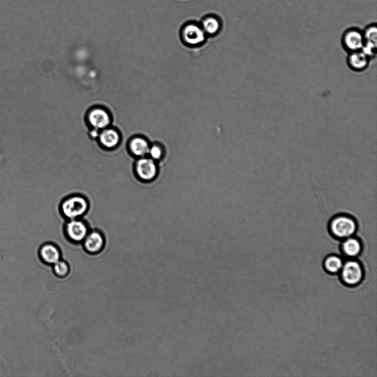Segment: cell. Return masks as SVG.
<instances>
[{"instance_id":"cell-1","label":"cell","mask_w":377,"mask_h":377,"mask_svg":"<svg viewBox=\"0 0 377 377\" xmlns=\"http://www.w3.org/2000/svg\"><path fill=\"white\" fill-rule=\"evenodd\" d=\"M90 207V200L85 195L75 193L62 199L59 203V211L65 220L84 218Z\"/></svg>"},{"instance_id":"cell-2","label":"cell","mask_w":377,"mask_h":377,"mask_svg":"<svg viewBox=\"0 0 377 377\" xmlns=\"http://www.w3.org/2000/svg\"><path fill=\"white\" fill-rule=\"evenodd\" d=\"M90 224L84 218L65 220L63 226V234L71 244H82L91 230Z\"/></svg>"},{"instance_id":"cell-3","label":"cell","mask_w":377,"mask_h":377,"mask_svg":"<svg viewBox=\"0 0 377 377\" xmlns=\"http://www.w3.org/2000/svg\"><path fill=\"white\" fill-rule=\"evenodd\" d=\"M134 175L142 183H150L158 174V167L156 161L149 156L136 159L133 164Z\"/></svg>"},{"instance_id":"cell-4","label":"cell","mask_w":377,"mask_h":377,"mask_svg":"<svg viewBox=\"0 0 377 377\" xmlns=\"http://www.w3.org/2000/svg\"><path fill=\"white\" fill-rule=\"evenodd\" d=\"M330 229L334 236L338 239H345L353 236L357 230V224L349 216H337L332 220Z\"/></svg>"},{"instance_id":"cell-5","label":"cell","mask_w":377,"mask_h":377,"mask_svg":"<svg viewBox=\"0 0 377 377\" xmlns=\"http://www.w3.org/2000/svg\"><path fill=\"white\" fill-rule=\"evenodd\" d=\"M105 244L106 239L103 231L92 228L82 243L84 251L91 255H98L103 252Z\"/></svg>"},{"instance_id":"cell-6","label":"cell","mask_w":377,"mask_h":377,"mask_svg":"<svg viewBox=\"0 0 377 377\" xmlns=\"http://www.w3.org/2000/svg\"><path fill=\"white\" fill-rule=\"evenodd\" d=\"M341 44L347 54L361 50L364 45L363 31L355 27L347 29L341 37Z\"/></svg>"},{"instance_id":"cell-7","label":"cell","mask_w":377,"mask_h":377,"mask_svg":"<svg viewBox=\"0 0 377 377\" xmlns=\"http://www.w3.org/2000/svg\"><path fill=\"white\" fill-rule=\"evenodd\" d=\"M88 124L92 129L102 130L108 128L111 124V114L107 109L101 107L92 108L87 114Z\"/></svg>"},{"instance_id":"cell-8","label":"cell","mask_w":377,"mask_h":377,"mask_svg":"<svg viewBox=\"0 0 377 377\" xmlns=\"http://www.w3.org/2000/svg\"><path fill=\"white\" fill-rule=\"evenodd\" d=\"M342 281L346 285H356L361 281L363 271L361 265L357 261H349L343 265L341 269Z\"/></svg>"},{"instance_id":"cell-9","label":"cell","mask_w":377,"mask_h":377,"mask_svg":"<svg viewBox=\"0 0 377 377\" xmlns=\"http://www.w3.org/2000/svg\"><path fill=\"white\" fill-rule=\"evenodd\" d=\"M372 62L371 59L362 50L347 54V65L355 73H361L367 71Z\"/></svg>"},{"instance_id":"cell-10","label":"cell","mask_w":377,"mask_h":377,"mask_svg":"<svg viewBox=\"0 0 377 377\" xmlns=\"http://www.w3.org/2000/svg\"><path fill=\"white\" fill-rule=\"evenodd\" d=\"M97 141L104 150L112 151L120 146L122 138L121 134L117 129L109 126L100 131Z\"/></svg>"},{"instance_id":"cell-11","label":"cell","mask_w":377,"mask_h":377,"mask_svg":"<svg viewBox=\"0 0 377 377\" xmlns=\"http://www.w3.org/2000/svg\"><path fill=\"white\" fill-rule=\"evenodd\" d=\"M364 45L362 49L374 62L377 57V27L376 24H371L363 31Z\"/></svg>"},{"instance_id":"cell-12","label":"cell","mask_w":377,"mask_h":377,"mask_svg":"<svg viewBox=\"0 0 377 377\" xmlns=\"http://www.w3.org/2000/svg\"><path fill=\"white\" fill-rule=\"evenodd\" d=\"M38 256L43 263L53 266L62 259V251L56 244L46 242L41 246L38 251Z\"/></svg>"},{"instance_id":"cell-13","label":"cell","mask_w":377,"mask_h":377,"mask_svg":"<svg viewBox=\"0 0 377 377\" xmlns=\"http://www.w3.org/2000/svg\"><path fill=\"white\" fill-rule=\"evenodd\" d=\"M150 146L145 138L134 137L127 144V151L135 159L147 156Z\"/></svg>"},{"instance_id":"cell-14","label":"cell","mask_w":377,"mask_h":377,"mask_svg":"<svg viewBox=\"0 0 377 377\" xmlns=\"http://www.w3.org/2000/svg\"><path fill=\"white\" fill-rule=\"evenodd\" d=\"M183 36L188 44L192 45H198L205 40L206 33L198 25L189 23L184 27Z\"/></svg>"},{"instance_id":"cell-15","label":"cell","mask_w":377,"mask_h":377,"mask_svg":"<svg viewBox=\"0 0 377 377\" xmlns=\"http://www.w3.org/2000/svg\"><path fill=\"white\" fill-rule=\"evenodd\" d=\"M342 249L346 255L354 257L361 252L362 245L358 239L351 236L345 239L342 244Z\"/></svg>"},{"instance_id":"cell-16","label":"cell","mask_w":377,"mask_h":377,"mask_svg":"<svg viewBox=\"0 0 377 377\" xmlns=\"http://www.w3.org/2000/svg\"><path fill=\"white\" fill-rule=\"evenodd\" d=\"M202 28L206 33L213 35L217 33L220 28V23L217 18L213 16L207 17L203 20Z\"/></svg>"},{"instance_id":"cell-17","label":"cell","mask_w":377,"mask_h":377,"mask_svg":"<svg viewBox=\"0 0 377 377\" xmlns=\"http://www.w3.org/2000/svg\"><path fill=\"white\" fill-rule=\"evenodd\" d=\"M341 258L337 256L332 255L326 258L324 266L326 270L330 273H337L340 271L343 266Z\"/></svg>"},{"instance_id":"cell-18","label":"cell","mask_w":377,"mask_h":377,"mask_svg":"<svg viewBox=\"0 0 377 377\" xmlns=\"http://www.w3.org/2000/svg\"><path fill=\"white\" fill-rule=\"evenodd\" d=\"M54 273L59 278H65L70 273V266L67 262L61 259L53 265Z\"/></svg>"},{"instance_id":"cell-19","label":"cell","mask_w":377,"mask_h":377,"mask_svg":"<svg viewBox=\"0 0 377 377\" xmlns=\"http://www.w3.org/2000/svg\"><path fill=\"white\" fill-rule=\"evenodd\" d=\"M147 156L157 162L163 158V150L162 148L157 145L150 146Z\"/></svg>"},{"instance_id":"cell-20","label":"cell","mask_w":377,"mask_h":377,"mask_svg":"<svg viewBox=\"0 0 377 377\" xmlns=\"http://www.w3.org/2000/svg\"><path fill=\"white\" fill-rule=\"evenodd\" d=\"M100 131L101 130H99L93 129L90 132V137L93 139L97 140L99 136Z\"/></svg>"}]
</instances>
